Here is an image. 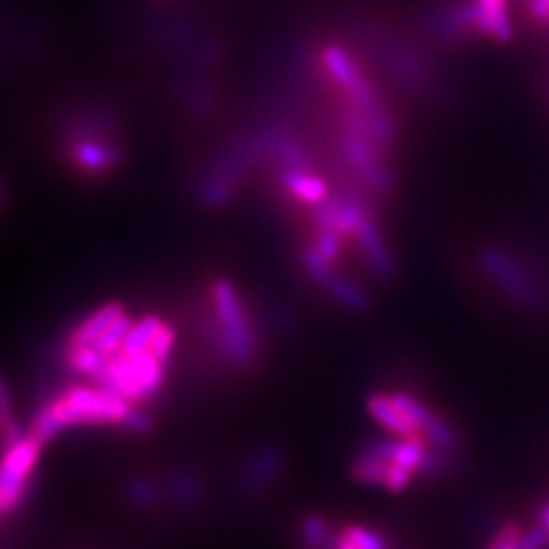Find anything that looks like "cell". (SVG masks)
<instances>
[{
	"label": "cell",
	"mask_w": 549,
	"mask_h": 549,
	"mask_svg": "<svg viewBox=\"0 0 549 549\" xmlns=\"http://www.w3.org/2000/svg\"><path fill=\"white\" fill-rule=\"evenodd\" d=\"M133 405L94 385H76L59 391L35 417L29 434L43 444L66 427L76 425H125Z\"/></svg>",
	"instance_id": "1"
},
{
	"label": "cell",
	"mask_w": 549,
	"mask_h": 549,
	"mask_svg": "<svg viewBox=\"0 0 549 549\" xmlns=\"http://www.w3.org/2000/svg\"><path fill=\"white\" fill-rule=\"evenodd\" d=\"M214 340L226 362L236 369H249L257 358V336L247 308L236 287L218 279L212 285Z\"/></svg>",
	"instance_id": "2"
},
{
	"label": "cell",
	"mask_w": 549,
	"mask_h": 549,
	"mask_svg": "<svg viewBox=\"0 0 549 549\" xmlns=\"http://www.w3.org/2000/svg\"><path fill=\"white\" fill-rule=\"evenodd\" d=\"M165 379L167 364L151 350L137 354L116 352L108 358L106 371L96 385L135 405L153 399L165 385Z\"/></svg>",
	"instance_id": "3"
},
{
	"label": "cell",
	"mask_w": 549,
	"mask_h": 549,
	"mask_svg": "<svg viewBox=\"0 0 549 549\" xmlns=\"http://www.w3.org/2000/svg\"><path fill=\"white\" fill-rule=\"evenodd\" d=\"M478 263L484 275L513 301L525 305V308H541L545 303L543 291L531 273H527L523 265H519L501 249H482Z\"/></svg>",
	"instance_id": "4"
},
{
	"label": "cell",
	"mask_w": 549,
	"mask_h": 549,
	"mask_svg": "<svg viewBox=\"0 0 549 549\" xmlns=\"http://www.w3.org/2000/svg\"><path fill=\"white\" fill-rule=\"evenodd\" d=\"M375 143L358 135L346 133L342 139V155L348 165L364 179L375 192H389L393 188V177L389 169L381 163Z\"/></svg>",
	"instance_id": "5"
},
{
	"label": "cell",
	"mask_w": 549,
	"mask_h": 549,
	"mask_svg": "<svg viewBox=\"0 0 549 549\" xmlns=\"http://www.w3.org/2000/svg\"><path fill=\"white\" fill-rule=\"evenodd\" d=\"M354 238L358 242V249L362 253V259L379 279H391L397 273V263L395 257L389 249V244L377 226V222L366 216L360 226L354 232Z\"/></svg>",
	"instance_id": "6"
},
{
	"label": "cell",
	"mask_w": 549,
	"mask_h": 549,
	"mask_svg": "<svg viewBox=\"0 0 549 549\" xmlns=\"http://www.w3.org/2000/svg\"><path fill=\"white\" fill-rule=\"evenodd\" d=\"M283 466H285V454L279 448L267 446L259 450L240 474V482H238L240 495L244 499H255L263 495L273 484V480L279 476Z\"/></svg>",
	"instance_id": "7"
},
{
	"label": "cell",
	"mask_w": 549,
	"mask_h": 549,
	"mask_svg": "<svg viewBox=\"0 0 549 549\" xmlns=\"http://www.w3.org/2000/svg\"><path fill=\"white\" fill-rule=\"evenodd\" d=\"M279 183L291 198L301 204L320 206L328 200L326 181L314 175L310 169H281Z\"/></svg>",
	"instance_id": "8"
},
{
	"label": "cell",
	"mask_w": 549,
	"mask_h": 549,
	"mask_svg": "<svg viewBox=\"0 0 549 549\" xmlns=\"http://www.w3.org/2000/svg\"><path fill=\"white\" fill-rule=\"evenodd\" d=\"M366 411L369 415L391 432L395 438H415L419 436L417 427L411 423V419L399 409V405L393 401L391 395L385 393H373L366 399Z\"/></svg>",
	"instance_id": "9"
},
{
	"label": "cell",
	"mask_w": 549,
	"mask_h": 549,
	"mask_svg": "<svg viewBox=\"0 0 549 549\" xmlns=\"http://www.w3.org/2000/svg\"><path fill=\"white\" fill-rule=\"evenodd\" d=\"M127 314L125 310V305L122 303H106L102 305L100 310L92 312L84 322H80L72 336L68 338V344L66 346H92L96 344L108 330L112 324H116L122 316Z\"/></svg>",
	"instance_id": "10"
},
{
	"label": "cell",
	"mask_w": 549,
	"mask_h": 549,
	"mask_svg": "<svg viewBox=\"0 0 549 549\" xmlns=\"http://www.w3.org/2000/svg\"><path fill=\"white\" fill-rule=\"evenodd\" d=\"M480 15V33L497 41H509L513 37V25L509 17L507 0H474Z\"/></svg>",
	"instance_id": "11"
},
{
	"label": "cell",
	"mask_w": 549,
	"mask_h": 549,
	"mask_svg": "<svg viewBox=\"0 0 549 549\" xmlns=\"http://www.w3.org/2000/svg\"><path fill=\"white\" fill-rule=\"evenodd\" d=\"M74 161L82 171L90 175H102L120 161V153L110 145L82 141L74 151Z\"/></svg>",
	"instance_id": "12"
},
{
	"label": "cell",
	"mask_w": 549,
	"mask_h": 549,
	"mask_svg": "<svg viewBox=\"0 0 549 549\" xmlns=\"http://www.w3.org/2000/svg\"><path fill=\"white\" fill-rule=\"evenodd\" d=\"M326 293L344 310L364 312L371 305V297L358 283L344 275H332V279L324 285Z\"/></svg>",
	"instance_id": "13"
},
{
	"label": "cell",
	"mask_w": 549,
	"mask_h": 549,
	"mask_svg": "<svg viewBox=\"0 0 549 549\" xmlns=\"http://www.w3.org/2000/svg\"><path fill=\"white\" fill-rule=\"evenodd\" d=\"M391 462L366 446L352 462V478L364 486H383Z\"/></svg>",
	"instance_id": "14"
},
{
	"label": "cell",
	"mask_w": 549,
	"mask_h": 549,
	"mask_svg": "<svg viewBox=\"0 0 549 549\" xmlns=\"http://www.w3.org/2000/svg\"><path fill=\"white\" fill-rule=\"evenodd\" d=\"M301 543L305 549H332L336 543V535L330 529V523L324 515H308L301 521Z\"/></svg>",
	"instance_id": "15"
},
{
	"label": "cell",
	"mask_w": 549,
	"mask_h": 549,
	"mask_svg": "<svg viewBox=\"0 0 549 549\" xmlns=\"http://www.w3.org/2000/svg\"><path fill=\"white\" fill-rule=\"evenodd\" d=\"M23 438H25V434L15 417L7 385H5L3 377H0V446H3V450H9Z\"/></svg>",
	"instance_id": "16"
},
{
	"label": "cell",
	"mask_w": 549,
	"mask_h": 549,
	"mask_svg": "<svg viewBox=\"0 0 549 549\" xmlns=\"http://www.w3.org/2000/svg\"><path fill=\"white\" fill-rule=\"evenodd\" d=\"M163 320L159 316H145L141 320H137L133 324V328L129 330L125 342H122L120 350L118 352H125V354H137V352H143V350H149L151 342H153V336L157 334V330L161 328Z\"/></svg>",
	"instance_id": "17"
},
{
	"label": "cell",
	"mask_w": 549,
	"mask_h": 549,
	"mask_svg": "<svg viewBox=\"0 0 549 549\" xmlns=\"http://www.w3.org/2000/svg\"><path fill=\"white\" fill-rule=\"evenodd\" d=\"M169 493L183 507H194L202 501V482L194 472H173L169 478Z\"/></svg>",
	"instance_id": "18"
},
{
	"label": "cell",
	"mask_w": 549,
	"mask_h": 549,
	"mask_svg": "<svg viewBox=\"0 0 549 549\" xmlns=\"http://www.w3.org/2000/svg\"><path fill=\"white\" fill-rule=\"evenodd\" d=\"M340 539L356 549H389V543L381 533L362 525H346L340 531Z\"/></svg>",
	"instance_id": "19"
},
{
	"label": "cell",
	"mask_w": 549,
	"mask_h": 549,
	"mask_svg": "<svg viewBox=\"0 0 549 549\" xmlns=\"http://www.w3.org/2000/svg\"><path fill=\"white\" fill-rule=\"evenodd\" d=\"M25 488L27 482H21L5 472H0V517L13 513L23 503Z\"/></svg>",
	"instance_id": "20"
},
{
	"label": "cell",
	"mask_w": 549,
	"mask_h": 549,
	"mask_svg": "<svg viewBox=\"0 0 549 549\" xmlns=\"http://www.w3.org/2000/svg\"><path fill=\"white\" fill-rule=\"evenodd\" d=\"M301 265H303V271L308 273V277H312L322 287L334 275L332 263L328 259H324L316 247H305L303 249V253H301Z\"/></svg>",
	"instance_id": "21"
},
{
	"label": "cell",
	"mask_w": 549,
	"mask_h": 549,
	"mask_svg": "<svg viewBox=\"0 0 549 549\" xmlns=\"http://www.w3.org/2000/svg\"><path fill=\"white\" fill-rule=\"evenodd\" d=\"M200 196L202 200L212 206V208H222L232 200V183L218 177V175H210L202 181L200 186Z\"/></svg>",
	"instance_id": "22"
},
{
	"label": "cell",
	"mask_w": 549,
	"mask_h": 549,
	"mask_svg": "<svg viewBox=\"0 0 549 549\" xmlns=\"http://www.w3.org/2000/svg\"><path fill=\"white\" fill-rule=\"evenodd\" d=\"M173 348H175V330L163 322L161 328L157 330V334L153 336V342L149 346V350L163 362L169 366V360L173 356Z\"/></svg>",
	"instance_id": "23"
},
{
	"label": "cell",
	"mask_w": 549,
	"mask_h": 549,
	"mask_svg": "<svg viewBox=\"0 0 549 549\" xmlns=\"http://www.w3.org/2000/svg\"><path fill=\"white\" fill-rule=\"evenodd\" d=\"M342 240L344 238L334 230H318L314 247L320 251L324 259H328L334 265L342 255Z\"/></svg>",
	"instance_id": "24"
},
{
	"label": "cell",
	"mask_w": 549,
	"mask_h": 549,
	"mask_svg": "<svg viewBox=\"0 0 549 549\" xmlns=\"http://www.w3.org/2000/svg\"><path fill=\"white\" fill-rule=\"evenodd\" d=\"M415 472L403 468V466H397V464H391L389 470H387V476H385V488L391 493H403L407 491V488L411 486V480H413Z\"/></svg>",
	"instance_id": "25"
},
{
	"label": "cell",
	"mask_w": 549,
	"mask_h": 549,
	"mask_svg": "<svg viewBox=\"0 0 549 549\" xmlns=\"http://www.w3.org/2000/svg\"><path fill=\"white\" fill-rule=\"evenodd\" d=\"M129 493H131L133 501L139 503V505H143V507H151L153 503L159 501V488H157L153 482L143 480V478L135 480V482L129 486Z\"/></svg>",
	"instance_id": "26"
},
{
	"label": "cell",
	"mask_w": 549,
	"mask_h": 549,
	"mask_svg": "<svg viewBox=\"0 0 549 549\" xmlns=\"http://www.w3.org/2000/svg\"><path fill=\"white\" fill-rule=\"evenodd\" d=\"M521 535H523V531L517 525H505L499 529V533L495 535V539L488 549H519Z\"/></svg>",
	"instance_id": "27"
},
{
	"label": "cell",
	"mask_w": 549,
	"mask_h": 549,
	"mask_svg": "<svg viewBox=\"0 0 549 549\" xmlns=\"http://www.w3.org/2000/svg\"><path fill=\"white\" fill-rule=\"evenodd\" d=\"M549 545V531L545 527H535L521 535L519 549H545Z\"/></svg>",
	"instance_id": "28"
},
{
	"label": "cell",
	"mask_w": 549,
	"mask_h": 549,
	"mask_svg": "<svg viewBox=\"0 0 549 549\" xmlns=\"http://www.w3.org/2000/svg\"><path fill=\"white\" fill-rule=\"evenodd\" d=\"M122 427H127V430L133 432V434H147V432H151L153 419L143 409L133 407L127 421H125V425H122Z\"/></svg>",
	"instance_id": "29"
},
{
	"label": "cell",
	"mask_w": 549,
	"mask_h": 549,
	"mask_svg": "<svg viewBox=\"0 0 549 549\" xmlns=\"http://www.w3.org/2000/svg\"><path fill=\"white\" fill-rule=\"evenodd\" d=\"M529 17L541 25H549V0H527Z\"/></svg>",
	"instance_id": "30"
},
{
	"label": "cell",
	"mask_w": 549,
	"mask_h": 549,
	"mask_svg": "<svg viewBox=\"0 0 549 549\" xmlns=\"http://www.w3.org/2000/svg\"><path fill=\"white\" fill-rule=\"evenodd\" d=\"M541 527L549 531V505H545V509L541 511Z\"/></svg>",
	"instance_id": "31"
},
{
	"label": "cell",
	"mask_w": 549,
	"mask_h": 549,
	"mask_svg": "<svg viewBox=\"0 0 549 549\" xmlns=\"http://www.w3.org/2000/svg\"><path fill=\"white\" fill-rule=\"evenodd\" d=\"M332 549H356V547H352V545H348L346 541H342L340 539V535H338V539H336V543H334V547Z\"/></svg>",
	"instance_id": "32"
}]
</instances>
